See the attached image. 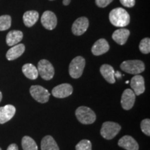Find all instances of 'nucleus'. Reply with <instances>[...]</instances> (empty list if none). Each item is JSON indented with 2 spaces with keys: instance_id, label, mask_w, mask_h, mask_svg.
I'll return each mask as SVG.
<instances>
[{
  "instance_id": "nucleus-1",
  "label": "nucleus",
  "mask_w": 150,
  "mask_h": 150,
  "mask_svg": "<svg viewBox=\"0 0 150 150\" xmlns=\"http://www.w3.org/2000/svg\"><path fill=\"white\" fill-rule=\"evenodd\" d=\"M109 20L112 25L117 27H125L130 22V16L122 8L112 9L109 13Z\"/></svg>"
},
{
  "instance_id": "nucleus-22",
  "label": "nucleus",
  "mask_w": 150,
  "mask_h": 150,
  "mask_svg": "<svg viewBox=\"0 0 150 150\" xmlns=\"http://www.w3.org/2000/svg\"><path fill=\"white\" fill-rule=\"evenodd\" d=\"M22 72L26 77L31 80L36 79L38 76V72L36 67L31 63H27L22 66Z\"/></svg>"
},
{
  "instance_id": "nucleus-27",
  "label": "nucleus",
  "mask_w": 150,
  "mask_h": 150,
  "mask_svg": "<svg viewBox=\"0 0 150 150\" xmlns=\"http://www.w3.org/2000/svg\"><path fill=\"white\" fill-rule=\"evenodd\" d=\"M141 131L147 136H150V120L145 119L140 122Z\"/></svg>"
},
{
  "instance_id": "nucleus-24",
  "label": "nucleus",
  "mask_w": 150,
  "mask_h": 150,
  "mask_svg": "<svg viewBox=\"0 0 150 150\" xmlns=\"http://www.w3.org/2000/svg\"><path fill=\"white\" fill-rule=\"evenodd\" d=\"M11 26V18L8 15L0 16V31H6Z\"/></svg>"
},
{
  "instance_id": "nucleus-33",
  "label": "nucleus",
  "mask_w": 150,
  "mask_h": 150,
  "mask_svg": "<svg viewBox=\"0 0 150 150\" xmlns=\"http://www.w3.org/2000/svg\"><path fill=\"white\" fill-rule=\"evenodd\" d=\"M1 99H2V93H1V92L0 91V102H1Z\"/></svg>"
},
{
  "instance_id": "nucleus-35",
  "label": "nucleus",
  "mask_w": 150,
  "mask_h": 150,
  "mask_svg": "<svg viewBox=\"0 0 150 150\" xmlns=\"http://www.w3.org/2000/svg\"><path fill=\"white\" fill-rule=\"evenodd\" d=\"M0 150H1V148H0Z\"/></svg>"
},
{
  "instance_id": "nucleus-23",
  "label": "nucleus",
  "mask_w": 150,
  "mask_h": 150,
  "mask_svg": "<svg viewBox=\"0 0 150 150\" xmlns=\"http://www.w3.org/2000/svg\"><path fill=\"white\" fill-rule=\"evenodd\" d=\"M22 147L23 150H38L36 142L29 136H24L22 138Z\"/></svg>"
},
{
  "instance_id": "nucleus-15",
  "label": "nucleus",
  "mask_w": 150,
  "mask_h": 150,
  "mask_svg": "<svg viewBox=\"0 0 150 150\" xmlns=\"http://www.w3.org/2000/svg\"><path fill=\"white\" fill-rule=\"evenodd\" d=\"M118 146L126 150H138L139 146L138 142L133 137L125 136L122 137L118 141Z\"/></svg>"
},
{
  "instance_id": "nucleus-3",
  "label": "nucleus",
  "mask_w": 150,
  "mask_h": 150,
  "mask_svg": "<svg viewBox=\"0 0 150 150\" xmlns=\"http://www.w3.org/2000/svg\"><path fill=\"white\" fill-rule=\"evenodd\" d=\"M120 68L128 74L136 75L144 72L145 66L143 62L140 60H129L121 63Z\"/></svg>"
},
{
  "instance_id": "nucleus-19",
  "label": "nucleus",
  "mask_w": 150,
  "mask_h": 150,
  "mask_svg": "<svg viewBox=\"0 0 150 150\" xmlns=\"http://www.w3.org/2000/svg\"><path fill=\"white\" fill-rule=\"evenodd\" d=\"M22 38H23V33L22 31H18V30H13L8 33L6 41L8 46L13 47L16 45H18L22 40Z\"/></svg>"
},
{
  "instance_id": "nucleus-17",
  "label": "nucleus",
  "mask_w": 150,
  "mask_h": 150,
  "mask_svg": "<svg viewBox=\"0 0 150 150\" xmlns=\"http://www.w3.org/2000/svg\"><path fill=\"white\" fill-rule=\"evenodd\" d=\"M100 73L106 81L109 83H114L115 82V71L111 65L108 64L102 65L100 67Z\"/></svg>"
},
{
  "instance_id": "nucleus-9",
  "label": "nucleus",
  "mask_w": 150,
  "mask_h": 150,
  "mask_svg": "<svg viewBox=\"0 0 150 150\" xmlns=\"http://www.w3.org/2000/svg\"><path fill=\"white\" fill-rule=\"evenodd\" d=\"M136 101V95L131 89H126L121 97V104L123 109L129 110L133 108Z\"/></svg>"
},
{
  "instance_id": "nucleus-10",
  "label": "nucleus",
  "mask_w": 150,
  "mask_h": 150,
  "mask_svg": "<svg viewBox=\"0 0 150 150\" xmlns=\"http://www.w3.org/2000/svg\"><path fill=\"white\" fill-rule=\"evenodd\" d=\"M73 93L72 86L69 83H62L54 87L52 94L56 98H65L70 96Z\"/></svg>"
},
{
  "instance_id": "nucleus-26",
  "label": "nucleus",
  "mask_w": 150,
  "mask_h": 150,
  "mask_svg": "<svg viewBox=\"0 0 150 150\" xmlns=\"http://www.w3.org/2000/svg\"><path fill=\"white\" fill-rule=\"evenodd\" d=\"M76 150H92V143L88 140H82L75 147Z\"/></svg>"
},
{
  "instance_id": "nucleus-31",
  "label": "nucleus",
  "mask_w": 150,
  "mask_h": 150,
  "mask_svg": "<svg viewBox=\"0 0 150 150\" xmlns=\"http://www.w3.org/2000/svg\"><path fill=\"white\" fill-rule=\"evenodd\" d=\"M70 1H71V0H63V5L67 6V5H69V4L70 3Z\"/></svg>"
},
{
  "instance_id": "nucleus-16",
  "label": "nucleus",
  "mask_w": 150,
  "mask_h": 150,
  "mask_svg": "<svg viewBox=\"0 0 150 150\" xmlns=\"http://www.w3.org/2000/svg\"><path fill=\"white\" fill-rule=\"evenodd\" d=\"M130 35V31L127 29H119L115 31L112 35V40L117 44L123 45L127 42V39Z\"/></svg>"
},
{
  "instance_id": "nucleus-14",
  "label": "nucleus",
  "mask_w": 150,
  "mask_h": 150,
  "mask_svg": "<svg viewBox=\"0 0 150 150\" xmlns=\"http://www.w3.org/2000/svg\"><path fill=\"white\" fill-rule=\"evenodd\" d=\"M16 111L15 106L11 104L0 107V124H4L12 119Z\"/></svg>"
},
{
  "instance_id": "nucleus-18",
  "label": "nucleus",
  "mask_w": 150,
  "mask_h": 150,
  "mask_svg": "<svg viewBox=\"0 0 150 150\" xmlns=\"http://www.w3.org/2000/svg\"><path fill=\"white\" fill-rule=\"evenodd\" d=\"M25 51V46L23 44H18L13 46L6 53V59L8 61H13L22 55Z\"/></svg>"
},
{
  "instance_id": "nucleus-7",
  "label": "nucleus",
  "mask_w": 150,
  "mask_h": 150,
  "mask_svg": "<svg viewBox=\"0 0 150 150\" xmlns=\"http://www.w3.org/2000/svg\"><path fill=\"white\" fill-rule=\"evenodd\" d=\"M31 95L37 102L42 103L47 102L50 99V94L47 89L41 86H32L29 89Z\"/></svg>"
},
{
  "instance_id": "nucleus-13",
  "label": "nucleus",
  "mask_w": 150,
  "mask_h": 150,
  "mask_svg": "<svg viewBox=\"0 0 150 150\" xmlns=\"http://www.w3.org/2000/svg\"><path fill=\"white\" fill-rule=\"evenodd\" d=\"M110 49V46L107 40L104 38L99 39L92 47L91 52L95 56H100L106 53Z\"/></svg>"
},
{
  "instance_id": "nucleus-6",
  "label": "nucleus",
  "mask_w": 150,
  "mask_h": 150,
  "mask_svg": "<svg viewBox=\"0 0 150 150\" xmlns=\"http://www.w3.org/2000/svg\"><path fill=\"white\" fill-rule=\"evenodd\" d=\"M38 74L43 79L51 80L54 76V68L50 61L45 59H42L38 63L37 67Z\"/></svg>"
},
{
  "instance_id": "nucleus-34",
  "label": "nucleus",
  "mask_w": 150,
  "mask_h": 150,
  "mask_svg": "<svg viewBox=\"0 0 150 150\" xmlns=\"http://www.w3.org/2000/svg\"><path fill=\"white\" fill-rule=\"evenodd\" d=\"M50 1H53V0H50Z\"/></svg>"
},
{
  "instance_id": "nucleus-30",
  "label": "nucleus",
  "mask_w": 150,
  "mask_h": 150,
  "mask_svg": "<svg viewBox=\"0 0 150 150\" xmlns=\"http://www.w3.org/2000/svg\"><path fill=\"white\" fill-rule=\"evenodd\" d=\"M7 150H18V147L16 144H11L7 148Z\"/></svg>"
},
{
  "instance_id": "nucleus-21",
  "label": "nucleus",
  "mask_w": 150,
  "mask_h": 150,
  "mask_svg": "<svg viewBox=\"0 0 150 150\" xmlns=\"http://www.w3.org/2000/svg\"><path fill=\"white\" fill-rule=\"evenodd\" d=\"M41 150H59V147L53 137L46 136L41 141Z\"/></svg>"
},
{
  "instance_id": "nucleus-29",
  "label": "nucleus",
  "mask_w": 150,
  "mask_h": 150,
  "mask_svg": "<svg viewBox=\"0 0 150 150\" xmlns=\"http://www.w3.org/2000/svg\"><path fill=\"white\" fill-rule=\"evenodd\" d=\"M120 1L124 6L127 7V8H131V7L134 6L135 4H136L135 0H120Z\"/></svg>"
},
{
  "instance_id": "nucleus-2",
  "label": "nucleus",
  "mask_w": 150,
  "mask_h": 150,
  "mask_svg": "<svg viewBox=\"0 0 150 150\" xmlns=\"http://www.w3.org/2000/svg\"><path fill=\"white\" fill-rule=\"evenodd\" d=\"M75 115L79 122L83 125H91L96 120V114L87 106H80L75 111Z\"/></svg>"
},
{
  "instance_id": "nucleus-5",
  "label": "nucleus",
  "mask_w": 150,
  "mask_h": 150,
  "mask_svg": "<svg viewBox=\"0 0 150 150\" xmlns=\"http://www.w3.org/2000/svg\"><path fill=\"white\" fill-rule=\"evenodd\" d=\"M86 65V60L82 56H76L69 65V74L73 79H79L83 74Z\"/></svg>"
},
{
  "instance_id": "nucleus-32",
  "label": "nucleus",
  "mask_w": 150,
  "mask_h": 150,
  "mask_svg": "<svg viewBox=\"0 0 150 150\" xmlns=\"http://www.w3.org/2000/svg\"><path fill=\"white\" fill-rule=\"evenodd\" d=\"M120 76H121V74H120V72H115V77L116 76V77L119 78V77H120Z\"/></svg>"
},
{
  "instance_id": "nucleus-25",
  "label": "nucleus",
  "mask_w": 150,
  "mask_h": 150,
  "mask_svg": "<svg viewBox=\"0 0 150 150\" xmlns=\"http://www.w3.org/2000/svg\"><path fill=\"white\" fill-rule=\"evenodd\" d=\"M140 51L144 54H147L150 52V39L145 38L140 41L139 45Z\"/></svg>"
},
{
  "instance_id": "nucleus-20",
  "label": "nucleus",
  "mask_w": 150,
  "mask_h": 150,
  "mask_svg": "<svg viewBox=\"0 0 150 150\" xmlns=\"http://www.w3.org/2000/svg\"><path fill=\"white\" fill-rule=\"evenodd\" d=\"M39 18V14L35 11H29L24 13L23 16L24 24L26 27H31L36 23Z\"/></svg>"
},
{
  "instance_id": "nucleus-11",
  "label": "nucleus",
  "mask_w": 150,
  "mask_h": 150,
  "mask_svg": "<svg viewBox=\"0 0 150 150\" xmlns=\"http://www.w3.org/2000/svg\"><path fill=\"white\" fill-rule=\"evenodd\" d=\"M41 23L47 30H53L57 25V18L53 12L46 11L43 13L41 18Z\"/></svg>"
},
{
  "instance_id": "nucleus-8",
  "label": "nucleus",
  "mask_w": 150,
  "mask_h": 150,
  "mask_svg": "<svg viewBox=\"0 0 150 150\" xmlns=\"http://www.w3.org/2000/svg\"><path fill=\"white\" fill-rule=\"evenodd\" d=\"M89 26L88 19L86 17H81L74 22L72 27V31L75 35H83L87 31Z\"/></svg>"
},
{
  "instance_id": "nucleus-28",
  "label": "nucleus",
  "mask_w": 150,
  "mask_h": 150,
  "mask_svg": "<svg viewBox=\"0 0 150 150\" xmlns=\"http://www.w3.org/2000/svg\"><path fill=\"white\" fill-rule=\"evenodd\" d=\"M112 1L113 0H95V3L97 6L100 7V8H105L108 4H110Z\"/></svg>"
},
{
  "instance_id": "nucleus-12",
  "label": "nucleus",
  "mask_w": 150,
  "mask_h": 150,
  "mask_svg": "<svg viewBox=\"0 0 150 150\" xmlns=\"http://www.w3.org/2000/svg\"><path fill=\"white\" fill-rule=\"evenodd\" d=\"M131 88L132 91H134L135 95L138 96L141 95L145 91V80L143 76L141 75L136 74L134 77H132L131 80Z\"/></svg>"
},
{
  "instance_id": "nucleus-4",
  "label": "nucleus",
  "mask_w": 150,
  "mask_h": 150,
  "mask_svg": "<svg viewBox=\"0 0 150 150\" xmlns=\"http://www.w3.org/2000/svg\"><path fill=\"white\" fill-rule=\"evenodd\" d=\"M121 126L114 122H105L101 128L100 134L106 140H111L119 134Z\"/></svg>"
}]
</instances>
